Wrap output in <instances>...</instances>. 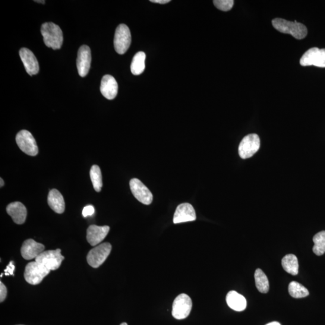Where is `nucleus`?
Listing matches in <instances>:
<instances>
[{"mask_svg": "<svg viewBox=\"0 0 325 325\" xmlns=\"http://www.w3.org/2000/svg\"><path fill=\"white\" fill-rule=\"evenodd\" d=\"M274 28L280 32L290 34L297 39L305 38L307 35L308 30L304 24L295 22L289 21L282 18H275L272 20Z\"/></svg>", "mask_w": 325, "mask_h": 325, "instance_id": "f257e3e1", "label": "nucleus"}, {"mask_svg": "<svg viewBox=\"0 0 325 325\" xmlns=\"http://www.w3.org/2000/svg\"><path fill=\"white\" fill-rule=\"evenodd\" d=\"M41 34L46 46L53 50L61 48L64 37L61 28L53 23H45L41 27Z\"/></svg>", "mask_w": 325, "mask_h": 325, "instance_id": "f03ea898", "label": "nucleus"}, {"mask_svg": "<svg viewBox=\"0 0 325 325\" xmlns=\"http://www.w3.org/2000/svg\"><path fill=\"white\" fill-rule=\"evenodd\" d=\"M50 271L45 267L37 262L32 261L28 263L25 269L24 278L31 285H37L42 282L44 277L48 275Z\"/></svg>", "mask_w": 325, "mask_h": 325, "instance_id": "7ed1b4c3", "label": "nucleus"}, {"mask_svg": "<svg viewBox=\"0 0 325 325\" xmlns=\"http://www.w3.org/2000/svg\"><path fill=\"white\" fill-rule=\"evenodd\" d=\"M65 257L61 254V249L43 251L35 259L37 263L42 265L50 270H56L61 266Z\"/></svg>", "mask_w": 325, "mask_h": 325, "instance_id": "20e7f679", "label": "nucleus"}, {"mask_svg": "<svg viewBox=\"0 0 325 325\" xmlns=\"http://www.w3.org/2000/svg\"><path fill=\"white\" fill-rule=\"evenodd\" d=\"M112 251V245L109 243L97 246L89 251L87 256L88 264L91 267L98 268L104 263Z\"/></svg>", "mask_w": 325, "mask_h": 325, "instance_id": "39448f33", "label": "nucleus"}, {"mask_svg": "<svg viewBox=\"0 0 325 325\" xmlns=\"http://www.w3.org/2000/svg\"><path fill=\"white\" fill-rule=\"evenodd\" d=\"M260 140L256 134L246 135L243 138L239 147V154L243 159H249L259 150Z\"/></svg>", "mask_w": 325, "mask_h": 325, "instance_id": "423d86ee", "label": "nucleus"}, {"mask_svg": "<svg viewBox=\"0 0 325 325\" xmlns=\"http://www.w3.org/2000/svg\"><path fill=\"white\" fill-rule=\"evenodd\" d=\"M192 308L191 298L188 295L182 293L173 301L172 311L173 317L178 320L184 319L190 314Z\"/></svg>", "mask_w": 325, "mask_h": 325, "instance_id": "0eeeda50", "label": "nucleus"}, {"mask_svg": "<svg viewBox=\"0 0 325 325\" xmlns=\"http://www.w3.org/2000/svg\"><path fill=\"white\" fill-rule=\"evenodd\" d=\"M131 35L130 30L125 24H120L116 28L114 47L116 52L119 55H124L131 45Z\"/></svg>", "mask_w": 325, "mask_h": 325, "instance_id": "6e6552de", "label": "nucleus"}, {"mask_svg": "<svg viewBox=\"0 0 325 325\" xmlns=\"http://www.w3.org/2000/svg\"><path fill=\"white\" fill-rule=\"evenodd\" d=\"M16 142L20 150L27 155L36 156L38 154L36 142L30 132L20 131L16 136Z\"/></svg>", "mask_w": 325, "mask_h": 325, "instance_id": "1a4fd4ad", "label": "nucleus"}, {"mask_svg": "<svg viewBox=\"0 0 325 325\" xmlns=\"http://www.w3.org/2000/svg\"><path fill=\"white\" fill-rule=\"evenodd\" d=\"M300 64L303 66H315L325 68V49L314 47L308 50L302 56Z\"/></svg>", "mask_w": 325, "mask_h": 325, "instance_id": "9d476101", "label": "nucleus"}, {"mask_svg": "<svg viewBox=\"0 0 325 325\" xmlns=\"http://www.w3.org/2000/svg\"><path fill=\"white\" fill-rule=\"evenodd\" d=\"M131 191L137 200L145 205L152 203L153 196L144 183L137 178L131 179L130 181Z\"/></svg>", "mask_w": 325, "mask_h": 325, "instance_id": "9b49d317", "label": "nucleus"}, {"mask_svg": "<svg viewBox=\"0 0 325 325\" xmlns=\"http://www.w3.org/2000/svg\"><path fill=\"white\" fill-rule=\"evenodd\" d=\"M91 63V52L89 47L82 45L79 49L77 59L78 74L81 77H86L89 71Z\"/></svg>", "mask_w": 325, "mask_h": 325, "instance_id": "f8f14e48", "label": "nucleus"}, {"mask_svg": "<svg viewBox=\"0 0 325 325\" xmlns=\"http://www.w3.org/2000/svg\"><path fill=\"white\" fill-rule=\"evenodd\" d=\"M196 219L197 216L194 207L190 204L183 203L176 208L173 221L176 224L194 221Z\"/></svg>", "mask_w": 325, "mask_h": 325, "instance_id": "ddd939ff", "label": "nucleus"}, {"mask_svg": "<svg viewBox=\"0 0 325 325\" xmlns=\"http://www.w3.org/2000/svg\"><path fill=\"white\" fill-rule=\"evenodd\" d=\"M45 249L44 245L33 239L26 240L22 245L21 252L25 260H30L36 258Z\"/></svg>", "mask_w": 325, "mask_h": 325, "instance_id": "4468645a", "label": "nucleus"}, {"mask_svg": "<svg viewBox=\"0 0 325 325\" xmlns=\"http://www.w3.org/2000/svg\"><path fill=\"white\" fill-rule=\"evenodd\" d=\"M20 56L28 74L31 76L38 73L39 63L33 52L28 49L23 48L20 50Z\"/></svg>", "mask_w": 325, "mask_h": 325, "instance_id": "2eb2a0df", "label": "nucleus"}, {"mask_svg": "<svg viewBox=\"0 0 325 325\" xmlns=\"http://www.w3.org/2000/svg\"><path fill=\"white\" fill-rule=\"evenodd\" d=\"M109 231V226L91 225L87 229V241L93 247L98 245L104 241Z\"/></svg>", "mask_w": 325, "mask_h": 325, "instance_id": "dca6fc26", "label": "nucleus"}, {"mask_svg": "<svg viewBox=\"0 0 325 325\" xmlns=\"http://www.w3.org/2000/svg\"><path fill=\"white\" fill-rule=\"evenodd\" d=\"M100 90L106 99L110 100L115 99L118 91L117 81L112 75H104L101 82Z\"/></svg>", "mask_w": 325, "mask_h": 325, "instance_id": "f3484780", "label": "nucleus"}, {"mask_svg": "<svg viewBox=\"0 0 325 325\" xmlns=\"http://www.w3.org/2000/svg\"><path fill=\"white\" fill-rule=\"evenodd\" d=\"M6 211L15 223L21 225L26 221L27 218V208L20 202H14L9 204Z\"/></svg>", "mask_w": 325, "mask_h": 325, "instance_id": "a211bd4d", "label": "nucleus"}, {"mask_svg": "<svg viewBox=\"0 0 325 325\" xmlns=\"http://www.w3.org/2000/svg\"><path fill=\"white\" fill-rule=\"evenodd\" d=\"M48 204L55 212L58 214L64 212L65 209L64 198L61 192L56 189H52L50 191L48 196Z\"/></svg>", "mask_w": 325, "mask_h": 325, "instance_id": "6ab92c4d", "label": "nucleus"}, {"mask_svg": "<svg viewBox=\"0 0 325 325\" xmlns=\"http://www.w3.org/2000/svg\"><path fill=\"white\" fill-rule=\"evenodd\" d=\"M226 301L229 308L236 311H242L247 308V300L244 296L236 291L229 292L227 294Z\"/></svg>", "mask_w": 325, "mask_h": 325, "instance_id": "aec40b11", "label": "nucleus"}, {"mask_svg": "<svg viewBox=\"0 0 325 325\" xmlns=\"http://www.w3.org/2000/svg\"><path fill=\"white\" fill-rule=\"evenodd\" d=\"M282 266L287 273L296 275L299 272L298 258L293 254L286 255L282 260Z\"/></svg>", "mask_w": 325, "mask_h": 325, "instance_id": "412c9836", "label": "nucleus"}, {"mask_svg": "<svg viewBox=\"0 0 325 325\" xmlns=\"http://www.w3.org/2000/svg\"><path fill=\"white\" fill-rule=\"evenodd\" d=\"M146 55L144 52H140L135 54L131 65V71L134 75L143 74L145 68V61Z\"/></svg>", "mask_w": 325, "mask_h": 325, "instance_id": "4be33fe9", "label": "nucleus"}, {"mask_svg": "<svg viewBox=\"0 0 325 325\" xmlns=\"http://www.w3.org/2000/svg\"><path fill=\"white\" fill-rule=\"evenodd\" d=\"M255 285L260 292L267 293L269 290V283L267 277L263 270L258 269L254 274Z\"/></svg>", "mask_w": 325, "mask_h": 325, "instance_id": "5701e85b", "label": "nucleus"}, {"mask_svg": "<svg viewBox=\"0 0 325 325\" xmlns=\"http://www.w3.org/2000/svg\"><path fill=\"white\" fill-rule=\"evenodd\" d=\"M289 292L290 296L294 298H303L309 295L308 290L301 284L293 282L289 286Z\"/></svg>", "mask_w": 325, "mask_h": 325, "instance_id": "b1692460", "label": "nucleus"}, {"mask_svg": "<svg viewBox=\"0 0 325 325\" xmlns=\"http://www.w3.org/2000/svg\"><path fill=\"white\" fill-rule=\"evenodd\" d=\"M90 176L95 190L97 192H101L103 187V180L102 171L99 166H91Z\"/></svg>", "mask_w": 325, "mask_h": 325, "instance_id": "393cba45", "label": "nucleus"}, {"mask_svg": "<svg viewBox=\"0 0 325 325\" xmlns=\"http://www.w3.org/2000/svg\"><path fill=\"white\" fill-rule=\"evenodd\" d=\"M314 246L312 248L315 255L320 256L325 252V231H320L315 235L313 238Z\"/></svg>", "mask_w": 325, "mask_h": 325, "instance_id": "a878e982", "label": "nucleus"}, {"mask_svg": "<svg viewBox=\"0 0 325 325\" xmlns=\"http://www.w3.org/2000/svg\"><path fill=\"white\" fill-rule=\"evenodd\" d=\"M235 2L233 0H214V5L219 10L226 12L231 10Z\"/></svg>", "mask_w": 325, "mask_h": 325, "instance_id": "bb28decb", "label": "nucleus"}, {"mask_svg": "<svg viewBox=\"0 0 325 325\" xmlns=\"http://www.w3.org/2000/svg\"><path fill=\"white\" fill-rule=\"evenodd\" d=\"M7 288L5 286L4 284L0 282V302H3L5 301L7 296Z\"/></svg>", "mask_w": 325, "mask_h": 325, "instance_id": "cd10ccee", "label": "nucleus"}, {"mask_svg": "<svg viewBox=\"0 0 325 325\" xmlns=\"http://www.w3.org/2000/svg\"><path fill=\"white\" fill-rule=\"evenodd\" d=\"M94 213V207L92 206H91V205H89V206H87L83 208L82 214H83V216L84 217H86L87 216H92Z\"/></svg>", "mask_w": 325, "mask_h": 325, "instance_id": "c85d7f7f", "label": "nucleus"}, {"mask_svg": "<svg viewBox=\"0 0 325 325\" xmlns=\"http://www.w3.org/2000/svg\"><path fill=\"white\" fill-rule=\"evenodd\" d=\"M14 270H15L14 262L13 261H11L10 263H9L7 267H6V269L5 270L6 275L14 276Z\"/></svg>", "mask_w": 325, "mask_h": 325, "instance_id": "c756f323", "label": "nucleus"}, {"mask_svg": "<svg viewBox=\"0 0 325 325\" xmlns=\"http://www.w3.org/2000/svg\"><path fill=\"white\" fill-rule=\"evenodd\" d=\"M150 2L154 3H158V4L164 5L169 3L170 1V0H151Z\"/></svg>", "mask_w": 325, "mask_h": 325, "instance_id": "7c9ffc66", "label": "nucleus"}, {"mask_svg": "<svg viewBox=\"0 0 325 325\" xmlns=\"http://www.w3.org/2000/svg\"><path fill=\"white\" fill-rule=\"evenodd\" d=\"M266 325H281V324L280 323L277 322V321H273V322L268 323Z\"/></svg>", "mask_w": 325, "mask_h": 325, "instance_id": "2f4dec72", "label": "nucleus"}, {"mask_svg": "<svg viewBox=\"0 0 325 325\" xmlns=\"http://www.w3.org/2000/svg\"><path fill=\"white\" fill-rule=\"evenodd\" d=\"M0 180H1V185H0V186H1V188H2L3 187V186H4L5 184L4 181H3L2 178H0Z\"/></svg>", "mask_w": 325, "mask_h": 325, "instance_id": "473e14b6", "label": "nucleus"}, {"mask_svg": "<svg viewBox=\"0 0 325 325\" xmlns=\"http://www.w3.org/2000/svg\"><path fill=\"white\" fill-rule=\"evenodd\" d=\"M34 2H35L36 3H43V4H44V3H45V1H34Z\"/></svg>", "mask_w": 325, "mask_h": 325, "instance_id": "72a5a7b5", "label": "nucleus"}, {"mask_svg": "<svg viewBox=\"0 0 325 325\" xmlns=\"http://www.w3.org/2000/svg\"><path fill=\"white\" fill-rule=\"evenodd\" d=\"M120 325H128V324H127V323H125V322H124V323H121V324H120Z\"/></svg>", "mask_w": 325, "mask_h": 325, "instance_id": "f704fd0d", "label": "nucleus"}]
</instances>
